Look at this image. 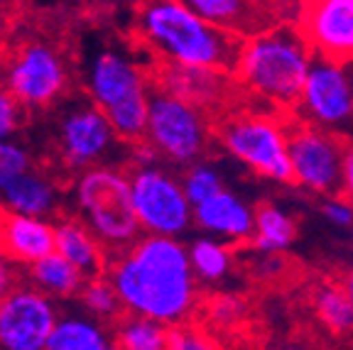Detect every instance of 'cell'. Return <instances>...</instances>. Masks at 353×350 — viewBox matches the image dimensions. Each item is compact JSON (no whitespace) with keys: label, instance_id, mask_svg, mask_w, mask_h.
<instances>
[{"label":"cell","instance_id":"1","mask_svg":"<svg viewBox=\"0 0 353 350\" xmlns=\"http://www.w3.org/2000/svg\"><path fill=\"white\" fill-rule=\"evenodd\" d=\"M105 277L128 316L174 329L196 307V277L187 247L172 238L140 236L128 250L108 258Z\"/></svg>","mask_w":353,"mask_h":350},{"label":"cell","instance_id":"2","mask_svg":"<svg viewBox=\"0 0 353 350\" xmlns=\"http://www.w3.org/2000/svg\"><path fill=\"white\" fill-rule=\"evenodd\" d=\"M140 37L172 66L233 74L243 39L216 30L192 12L187 3L160 0L148 3L138 15Z\"/></svg>","mask_w":353,"mask_h":350},{"label":"cell","instance_id":"3","mask_svg":"<svg viewBox=\"0 0 353 350\" xmlns=\"http://www.w3.org/2000/svg\"><path fill=\"white\" fill-rule=\"evenodd\" d=\"M314 54L292 22L243 42L236 64V79L255 93L282 108H294Z\"/></svg>","mask_w":353,"mask_h":350},{"label":"cell","instance_id":"4","mask_svg":"<svg viewBox=\"0 0 353 350\" xmlns=\"http://www.w3.org/2000/svg\"><path fill=\"white\" fill-rule=\"evenodd\" d=\"M91 103L103 113L123 143H140L148 121L150 88L143 69L121 52L103 50L86 74Z\"/></svg>","mask_w":353,"mask_h":350},{"label":"cell","instance_id":"5","mask_svg":"<svg viewBox=\"0 0 353 350\" xmlns=\"http://www.w3.org/2000/svg\"><path fill=\"white\" fill-rule=\"evenodd\" d=\"M79 223L101 243L105 252H123L140 238V225L130 201V181L118 167L81 172L74 186Z\"/></svg>","mask_w":353,"mask_h":350},{"label":"cell","instance_id":"6","mask_svg":"<svg viewBox=\"0 0 353 350\" xmlns=\"http://www.w3.org/2000/svg\"><path fill=\"white\" fill-rule=\"evenodd\" d=\"M143 140L157 157L174 165H196L209 147V123L189 101L167 91L150 93Z\"/></svg>","mask_w":353,"mask_h":350},{"label":"cell","instance_id":"7","mask_svg":"<svg viewBox=\"0 0 353 350\" xmlns=\"http://www.w3.org/2000/svg\"><path fill=\"white\" fill-rule=\"evenodd\" d=\"M130 201L140 230L145 236L176 240L192 228V206L182 192V184L162 165H138L128 176Z\"/></svg>","mask_w":353,"mask_h":350},{"label":"cell","instance_id":"8","mask_svg":"<svg viewBox=\"0 0 353 350\" xmlns=\"http://www.w3.org/2000/svg\"><path fill=\"white\" fill-rule=\"evenodd\" d=\"M221 145L238 162L272 181H292L287 157V125L263 113H238L221 123Z\"/></svg>","mask_w":353,"mask_h":350},{"label":"cell","instance_id":"9","mask_svg":"<svg viewBox=\"0 0 353 350\" xmlns=\"http://www.w3.org/2000/svg\"><path fill=\"white\" fill-rule=\"evenodd\" d=\"M346 140L309 123H287V157L292 181L309 192L339 196Z\"/></svg>","mask_w":353,"mask_h":350},{"label":"cell","instance_id":"10","mask_svg":"<svg viewBox=\"0 0 353 350\" xmlns=\"http://www.w3.org/2000/svg\"><path fill=\"white\" fill-rule=\"evenodd\" d=\"M59 154L72 169H94V167H116L123 140L113 132L110 123L103 118L91 101H79L66 108L57 125Z\"/></svg>","mask_w":353,"mask_h":350},{"label":"cell","instance_id":"11","mask_svg":"<svg viewBox=\"0 0 353 350\" xmlns=\"http://www.w3.org/2000/svg\"><path fill=\"white\" fill-rule=\"evenodd\" d=\"M294 110H299L297 121L329 132L353 125V101L346 66L314 56Z\"/></svg>","mask_w":353,"mask_h":350},{"label":"cell","instance_id":"12","mask_svg":"<svg viewBox=\"0 0 353 350\" xmlns=\"http://www.w3.org/2000/svg\"><path fill=\"white\" fill-rule=\"evenodd\" d=\"M312 54L334 64L353 61V0H312L292 22Z\"/></svg>","mask_w":353,"mask_h":350},{"label":"cell","instance_id":"13","mask_svg":"<svg viewBox=\"0 0 353 350\" xmlns=\"http://www.w3.org/2000/svg\"><path fill=\"white\" fill-rule=\"evenodd\" d=\"M57 318L54 301L17 285L0 301V350H47Z\"/></svg>","mask_w":353,"mask_h":350},{"label":"cell","instance_id":"14","mask_svg":"<svg viewBox=\"0 0 353 350\" xmlns=\"http://www.w3.org/2000/svg\"><path fill=\"white\" fill-rule=\"evenodd\" d=\"M66 69L61 56L47 44H28L8 66V91L20 105L42 108L64 93Z\"/></svg>","mask_w":353,"mask_h":350},{"label":"cell","instance_id":"15","mask_svg":"<svg viewBox=\"0 0 353 350\" xmlns=\"http://www.w3.org/2000/svg\"><path fill=\"white\" fill-rule=\"evenodd\" d=\"M187 8L216 30L233 34L238 39H250L268 30L285 25L280 8L275 3H253V0H187Z\"/></svg>","mask_w":353,"mask_h":350},{"label":"cell","instance_id":"16","mask_svg":"<svg viewBox=\"0 0 353 350\" xmlns=\"http://www.w3.org/2000/svg\"><path fill=\"white\" fill-rule=\"evenodd\" d=\"M54 252V223L0 208V255L12 265H34Z\"/></svg>","mask_w":353,"mask_h":350},{"label":"cell","instance_id":"17","mask_svg":"<svg viewBox=\"0 0 353 350\" xmlns=\"http://www.w3.org/2000/svg\"><path fill=\"white\" fill-rule=\"evenodd\" d=\"M192 223L216 238L250 240L255 230V211L231 189H223L209 201L192 208Z\"/></svg>","mask_w":353,"mask_h":350},{"label":"cell","instance_id":"18","mask_svg":"<svg viewBox=\"0 0 353 350\" xmlns=\"http://www.w3.org/2000/svg\"><path fill=\"white\" fill-rule=\"evenodd\" d=\"M0 203L8 214L47 220L59 206V189L47 174L30 169L0 189Z\"/></svg>","mask_w":353,"mask_h":350},{"label":"cell","instance_id":"19","mask_svg":"<svg viewBox=\"0 0 353 350\" xmlns=\"http://www.w3.org/2000/svg\"><path fill=\"white\" fill-rule=\"evenodd\" d=\"M54 252L83 279L105 277L108 252L79 220H59L54 225Z\"/></svg>","mask_w":353,"mask_h":350},{"label":"cell","instance_id":"20","mask_svg":"<svg viewBox=\"0 0 353 350\" xmlns=\"http://www.w3.org/2000/svg\"><path fill=\"white\" fill-rule=\"evenodd\" d=\"M47 350H118L113 331L88 313H64L57 318Z\"/></svg>","mask_w":353,"mask_h":350},{"label":"cell","instance_id":"21","mask_svg":"<svg viewBox=\"0 0 353 350\" xmlns=\"http://www.w3.org/2000/svg\"><path fill=\"white\" fill-rule=\"evenodd\" d=\"M28 277L32 282V289H37L39 294H44L47 299H69L77 296L81 291L86 279L72 267V265L61 260L57 252L42 258L39 262L30 265Z\"/></svg>","mask_w":353,"mask_h":350},{"label":"cell","instance_id":"22","mask_svg":"<svg viewBox=\"0 0 353 350\" xmlns=\"http://www.w3.org/2000/svg\"><path fill=\"white\" fill-rule=\"evenodd\" d=\"M297 236V225L290 216L277 206H260L255 211V230H253V243L255 250L260 252H277L285 250L294 243Z\"/></svg>","mask_w":353,"mask_h":350},{"label":"cell","instance_id":"23","mask_svg":"<svg viewBox=\"0 0 353 350\" xmlns=\"http://www.w3.org/2000/svg\"><path fill=\"white\" fill-rule=\"evenodd\" d=\"M165 76V88L162 91L172 93V96H179V99L189 101L192 105L206 103L209 99L219 96L221 86V74L216 72H204V69H182V66H172L167 69Z\"/></svg>","mask_w":353,"mask_h":350},{"label":"cell","instance_id":"24","mask_svg":"<svg viewBox=\"0 0 353 350\" xmlns=\"http://www.w3.org/2000/svg\"><path fill=\"white\" fill-rule=\"evenodd\" d=\"M189 267L201 282H221L231 272V250L216 238H196L187 247Z\"/></svg>","mask_w":353,"mask_h":350},{"label":"cell","instance_id":"25","mask_svg":"<svg viewBox=\"0 0 353 350\" xmlns=\"http://www.w3.org/2000/svg\"><path fill=\"white\" fill-rule=\"evenodd\" d=\"M118 350H167V329L138 316H121L113 326Z\"/></svg>","mask_w":353,"mask_h":350},{"label":"cell","instance_id":"26","mask_svg":"<svg viewBox=\"0 0 353 350\" xmlns=\"http://www.w3.org/2000/svg\"><path fill=\"white\" fill-rule=\"evenodd\" d=\"M316 316L334 333H348L353 329V307L341 285H326L314 294Z\"/></svg>","mask_w":353,"mask_h":350},{"label":"cell","instance_id":"27","mask_svg":"<svg viewBox=\"0 0 353 350\" xmlns=\"http://www.w3.org/2000/svg\"><path fill=\"white\" fill-rule=\"evenodd\" d=\"M81 296V304L86 309V313L96 321H113L116 323L121 316H125L121 307V299H118L116 289L108 282V277H96V279H86L79 291Z\"/></svg>","mask_w":353,"mask_h":350},{"label":"cell","instance_id":"28","mask_svg":"<svg viewBox=\"0 0 353 350\" xmlns=\"http://www.w3.org/2000/svg\"><path fill=\"white\" fill-rule=\"evenodd\" d=\"M182 184V192L187 196L189 206H199V203L209 201L211 196H216L219 192L226 189V181H223V174L216 169L209 162H196V165H189L187 172L179 179Z\"/></svg>","mask_w":353,"mask_h":350},{"label":"cell","instance_id":"29","mask_svg":"<svg viewBox=\"0 0 353 350\" xmlns=\"http://www.w3.org/2000/svg\"><path fill=\"white\" fill-rule=\"evenodd\" d=\"M32 169L30 152L12 140H0V189Z\"/></svg>","mask_w":353,"mask_h":350},{"label":"cell","instance_id":"30","mask_svg":"<svg viewBox=\"0 0 353 350\" xmlns=\"http://www.w3.org/2000/svg\"><path fill=\"white\" fill-rule=\"evenodd\" d=\"M167 350H221L211 336H206L196 326H174V329H167Z\"/></svg>","mask_w":353,"mask_h":350},{"label":"cell","instance_id":"31","mask_svg":"<svg viewBox=\"0 0 353 350\" xmlns=\"http://www.w3.org/2000/svg\"><path fill=\"white\" fill-rule=\"evenodd\" d=\"M22 123V105L10 96L6 86H0V140H10Z\"/></svg>","mask_w":353,"mask_h":350},{"label":"cell","instance_id":"32","mask_svg":"<svg viewBox=\"0 0 353 350\" xmlns=\"http://www.w3.org/2000/svg\"><path fill=\"white\" fill-rule=\"evenodd\" d=\"M321 216L336 228H353V206L341 196H331L321 203Z\"/></svg>","mask_w":353,"mask_h":350},{"label":"cell","instance_id":"33","mask_svg":"<svg viewBox=\"0 0 353 350\" xmlns=\"http://www.w3.org/2000/svg\"><path fill=\"white\" fill-rule=\"evenodd\" d=\"M243 309H245V307H243V301L238 299V296L221 294V296H216V299L211 301L209 313H211V318H214L216 323H236L238 318H241Z\"/></svg>","mask_w":353,"mask_h":350},{"label":"cell","instance_id":"34","mask_svg":"<svg viewBox=\"0 0 353 350\" xmlns=\"http://www.w3.org/2000/svg\"><path fill=\"white\" fill-rule=\"evenodd\" d=\"M341 194H343V198L353 206V145L351 143H346V152H343Z\"/></svg>","mask_w":353,"mask_h":350},{"label":"cell","instance_id":"35","mask_svg":"<svg viewBox=\"0 0 353 350\" xmlns=\"http://www.w3.org/2000/svg\"><path fill=\"white\" fill-rule=\"evenodd\" d=\"M17 287V269L15 265L10 262L8 258L0 255V301L6 299L12 289Z\"/></svg>","mask_w":353,"mask_h":350},{"label":"cell","instance_id":"36","mask_svg":"<svg viewBox=\"0 0 353 350\" xmlns=\"http://www.w3.org/2000/svg\"><path fill=\"white\" fill-rule=\"evenodd\" d=\"M341 289L346 291L348 301H351V307H353V272H348V274H346V279H343Z\"/></svg>","mask_w":353,"mask_h":350},{"label":"cell","instance_id":"37","mask_svg":"<svg viewBox=\"0 0 353 350\" xmlns=\"http://www.w3.org/2000/svg\"><path fill=\"white\" fill-rule=\"evenodd\" d=\"M270 350H309V348H302L297 343H285V345H277V348H270Z\"/></svg>","mask_w":353,"mask_h":350},{"label":"cell","instance_id":"38","mask_svg":"<svg viewBox=\"0 0 353 350\" xmlns=\"http://www.w3.org/2000/svg\"><path fill=\"white\" fill-rule=\"evenodd\" d=\"M346 76H348V88H351V101H353V61L346 64Z\"/></svg>","mask_w":353,"mask_h":350},{"label":"cell","instance_id":"39","mask_svg":"<svg viewBox=\"0 0 353 350\" xmlns=\"http://www.w3.org/2000/svg\"><path fill=\"white\" fill-rule=\"evenodd\" d=\"M0 25H3V12H0Z\"/></svg>","mask_w":353,"mask_h":350}]
</instances>
